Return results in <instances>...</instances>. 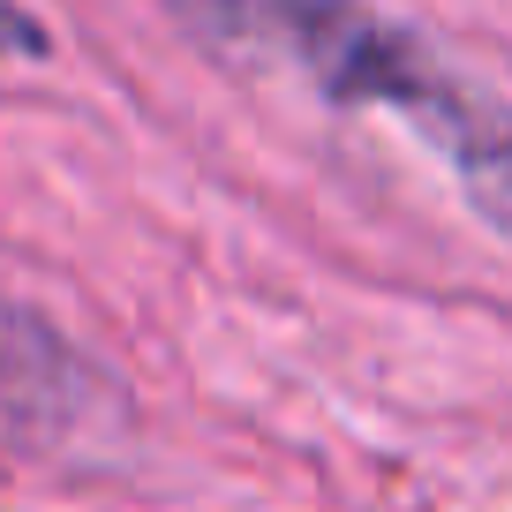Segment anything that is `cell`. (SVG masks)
<instances>
[{
    "label": "cell",
    "mask_w": 512,
    "mask_h": 512,
    "mask_svg": "<svg viewBox=\"0 0 512 512\" xmlns=\"http://www.w3.org/2000/svg\"><path fill=\"white\" fill-rule=\"evenodd\" d=\"M181 31L287 61L332 106L407 121L452 166L460 196L512 241V106L369 0H159Z\"/></svg>",
    "instance_id": "1"
}]
</instances>
